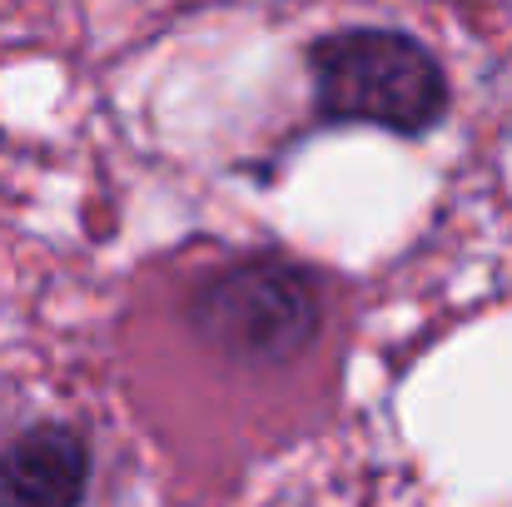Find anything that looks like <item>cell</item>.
Returning a JSON list of instances; mask_svg holds the SVG:
<instances>
[{
    "mask_svg": "<svg viewBox=\"0 0 512 507\" xmlns=\"http://www.w3.org/2000/svg\"><path fill=\"white\" fill-rule=\"evenodd\" d=\"M314 110L329 125H363L398 140L438 130L453 110V85L428 40L393 25H348L309 45Z\"/></svg>",
    "mask_w": 512,
    "mask_h": 507,
    "instance_id": "cell-1",
    "label": "cell"
},
{
    "mask_svg": "<svg viewBox=\"0 0 512 507\" xmlns=\"http://www.w3.org/2000/svg\"><path fill=\"white\" fill-rule=\"evenodd\" d=\"M184 324L224 363L284 368L319 343L324 289L299 259L244 254L194 284Z\"/></svg>",
    "mask_w": 512,
    "mask_h": 507,
    "instance_id": "cell-2",
    "label": "cell"
},
{
    "mask_svg": "<svg viewBox=\"0 0 512 507\" xmlns=\"http://www.w3.org/2000/svg\"><path fill=\"white\" fill-rule=\"evenodd\" d=\"M90 493V443L70 423H30L0 443V507H80Z\"/></svg>",
    "mask_w": 512,
    "mask_h": 507,
    "instance_id": "cell-3",
    "label": "cell"
}]
</instances>
